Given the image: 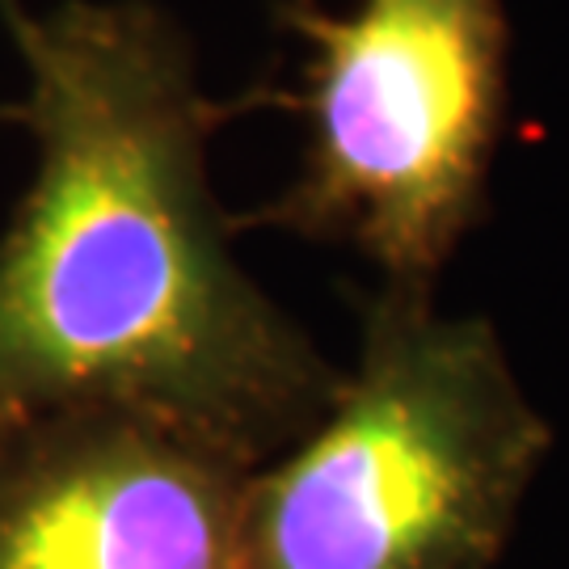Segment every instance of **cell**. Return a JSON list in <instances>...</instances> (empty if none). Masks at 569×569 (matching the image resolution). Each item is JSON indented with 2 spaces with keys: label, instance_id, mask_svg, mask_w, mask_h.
<instances>
[{
  "label": "cell",
  "instance_id": "1",
  "mask_svg": "<svg viewBox=\"0 0 569 569\" xmlns=\"http://www.w3.org/2000/svg\"><path fill=\"white\" fill-rule=\"evenodd\" d=\"M39 164L0 232V439L60 409H131L244 465L326 409L342 367L244 274L207 178L232 114L148 0H0Z\"/></svg>",
  "mask_w": 569,
  "mask_h": 569
},
{
  "label": "cell",
  "instance_id": "2",
  "mask_svg": "<svg viewBox=\"0 0 569 569\" xmlns=\"http://www.w3.org/2000/svg\"><path fill=\"white\" fill-rule=\"evenodd\" d=\"M549 448L489 321L380 287L326 409L244 477L241 569H493Z\"/></svg>",
  "mask_w": 569,
  "mask_h": 569
},
{
  "label": "cell",
  "instance_id": "3",
  "mask_svg": "<svg viewBox=\"0 0 569 569\" xmlns=\"http://www.w3.org/2000/svg\"><path fill=\"white\" fill-rule=\"evenodd\" d=\"M308 42L300 173L249 224L342 244L388 291H430L486 207L507 122L502 0H283Z\"/></svg>",
  "mask_w": 569,
  "mask_h": 569
},
{
  "label": "cell",
  "instance_id": "4",
  "mask_svg": "<svg viewBox=\"0 0 569 569\" xmlns=\"http://www.w3.org/2000/svg\"><path fill=\"white\" fill-rule=\"evenodd\" d=\"M244 460L131 409L0 439V569H241Z\"/></svg>",
  "mask_w": 569,
  "mask_h": 569
},
{
  "label": "cell",
  "instance_id": "5",
  "mask_svg": "<svg viewBox=\"0 0 569 569\" xmlns=\"http://www.w3.org/2000/svg\"><path fill=\"white\" fill-rule=\"evenodd\" d=\"M0 114H9V110H0Z\"/></svg>",
  "mask_w": 569,
  "mask_h": 569
}]
</instances>
